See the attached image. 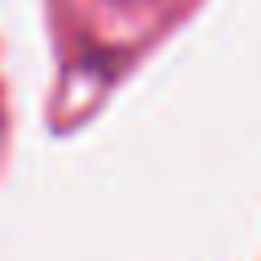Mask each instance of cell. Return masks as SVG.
Returning <instances> with one entry per match:
<instances>
[{
    "instance_id": "1",
    "label": "cell",
    "mask_w": 261,
    "mask_h": 261,
    "mask_svg": "<svg viewBox=\"0 0 261 261\" xmlns=\"http://www.w3.org/2000/svg\"><path fill=\"white\" fill-rule=\"evenodd\" d=\"M196 0H49L61 86H110Z\"/></svg>"
},
{
    "instance_id": "2",
    "label": "cell",
    "mask_w": 261,
    "mask_h": 261,
    "mask_svg": "<svg viewBox=\"0 0 261 261\" xmlns=\"http://www.w3.org/2000/svg\"><path fill=\"white\" fill-rule=\"evenodd\" d=\"M4 126H8V106H4V77H0V147H4Z\"/></svg>"
}]
</instances>
